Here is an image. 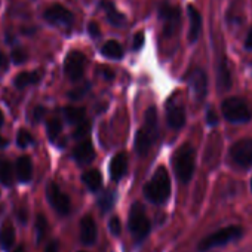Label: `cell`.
Segmentation results:
<instances>
[{"label":"cell","mask_w":252,"mask_h":252,"mask_svg":"<svg viewBox=\"0 0 252 252\" xmlns=\"http://www.w3.org/2000/svg\"><path fill=\"white\" fill-rule=\"evenodd\" d=\"M82 181L85 183V186L91 190V191H99L101 187H102V175L92 169V171H88L82 175Z\"/></svg>","instance_id":"obj_22"},{"label":"cell","mask_w":252,"mask_h":252,"mask_svg":"<svg viewBox=\"0 0 252 252\" xmlns=\"http://www.w3.org/2000/svg\"><path fill=\"white\" fill-rule=\"evenodd\" d=\"M88 30H89V34L92 37H99V27L95 23H91L89 27H88Z\"/></svg>","instance_id":"obj_38"},{"label":"cell","mask_w":252,"mask_h":252,"mask_svg":"<svg viewBox=\"0 0 252 252\" xmlns=\"http://www.w3.org/2000/svg\"><path fill=\"white\" fill-rule=\"evenodd\" d=\"M144 40H146L144 33H143V32H138V33L134 36V40H132V48H134V51H140V49L144 46Z\"/></svg>","instance_id":"obj_35"},{"label":"cell","mask_w":252,"mask_h":252,"mask_svg":"<svg viewBox=\"0 0 252 252\" xmlns=\"http://www.w3.org/2000/svg\"><path fill=\"white\" fill-rule=\"evenodd\" d=\"M104 76H105L107 79H110V80L114 77V74H113V71H111V70H104Z\"/></svg>","instance_id":"obj_43"},{"label":"cell","mask_w":252,"mask_h":252,"mask_svg":"<svg viewBox=\"0 0 252 252\" xmlns=\"http://www.w3.org/2000/svg\"><path fill=\"white\" fill-rule=\"evenodd\" d=\"M11 58H12V61L15 63V64H23V63H26V60H27V54L23 51V49H14L12 51V54H11Z\"/></svg>","instance_id":"obj_34"},{"label":"cell","mask_w":252,"mask_h":252,"mask_svg":"<svg viewBox=\"0 0 252 252\" xmlns=\"http://www.w3.org/2000/svg\"><path fill=\"white\" fill-rule=\"evenodd\" d=\"M187 82L190 85V89L193 91V95L197 101H203L208 94V76L202 68H194L189 73Z\"/></svg>","instance_id":"obj_10"},{"label":"cell","mask_w":252,"mask_h":252,"mask_svg":"<svg viewBox=\"0 0 252 252\" xmlns=\"http://www.w3.org/2000/svg\"><path fill=\"white\" fill-rule=\"evenodd\" d=\"M8 64H9L8 57L0 52V68H8Z\"/></svg>","instance_id":"obj_42"},{"label":"cell","mask_w":252,"mask_h":252,"mask_svg":"<svg viewBox=\"0 0 252 252\" xmlns=\"http://www.w3.org/2000/svg\"><path fill=\"white\" fill-rule=\"evenodd\" d=\"M64 117L68 123L71 125H80L82 122H85L86 117V110L83 107H73L68 105L64 108Z\"/></svg>","instance_id":"obj_24"},{"label":"cell","mask_w":252,"mask_h":252,"mask_svg":"<svg viewBox=\"0 0 252 252\" xmlns=\"http://www.w3.org/2000/svg\"><path fill=\"white\" fill-rule=\"evenodd\" d=\"M45 116V108L43 107H36L34 108V113H33V120L34 122H40Z\"/></svg>","instance_id":"obj_37"},{"label":"cell","mask_w":252,"mask_h":252,"mask_svg":"<svg viewBox=\"0 0 252 252\" xmlns=\"http://www.w3.org/2000/svg\"><path fill=\"white\" fill-rule=\"evenodd\" d=\"M61 131H63V125H61V122L58 119H52V120L48 122L46 134H48V138L51 141H55L58 138V135L61 134Z\"/></svg>","instance_id":"obj_28"},{"label":"cell","mask_w":252,"mask_h":252,"mask_svg":"<svg viewBox=\"0 0 252 252\" xmlns=\"http://www.w3.org/2000/svg\"><path fill=\"white\" fill-rule=\"evenodd\" d=\"M128 171V158L125 153H117L110 162V175L113 181H120Z\"/></svg>","instance_id":"obj_14"},{"label":"cell","mask_w":252,"mask_h":252,"mask_svg":"<svg viewBox=\"0 0 252 252\" xmlns=\"http://www.w3.org/2000/svg\"><path fill=\"white\" fill-rule=\"evenodd\" d=\"M245 48L248 49V51H252V29L248 32V34H246V39H245Z\"/></svg>","instance_id":"obj_39"},{"label":"cell","mask_w":252,"mask_h":252,"mask_svg":"<svg viewBox=\"0 0 252 252\" xmlns=\"http://www.w3.org/2000/svg\"><path fill=\"white\" fill-rule=\"evenodd\" d=\"M2 125H3V113L0 111V126H2Z\"/></svg>","instance_id":"obj_46"},{"label":"cell","mask_w":252,"mask_h":252,"mask_svg":"<svg viewBox=\"0 0 252 252\" xmlns=\"http://www.w3.org/2000/svg\"><path fill=\"white\" fill-rule=\"evenodd\" d=\"M242 236H243V228L240 225H227V227L217 230L212 234H208L206 237H203L200 240V243L197 245V251L208 252L215 248H221L228 243L237 242Z\"/></svg>","instance_id":"obj_4"},{"label":"cell","mask_w":252,"mask_h":252,"mask_svg":"<svg viewBox=\"0 0 252 252\" xmlns=\"http://www.w3.org/2000/svg\"><path fill=\"white\" fill-rule=\"evenodd\" d=\"M221 113L230 123H248L252 120V105L242 96H228L221 102Z\"/></svg>","instance_id":"obj_3"},{"label":"cell","mask_w":252,"mask_h":252,"mask_svg":"<svg viewBox=\"0 0 252 252\" xmlns=\"http://www.w3.org/2000/svg\"><path fill=\"white\" fill-rule=\"evenodd\" d=\"M14 252H26V249H24L23 246H18V248L14 249Z\"/></svg>","instance_id":"obj_45"},{"label":"cell","mask_w":252,"mask_h":252,"mask_svg":"<svg viewBox=\"0 0 252 252\" xmlns=\"http://www.w3.org/2000/svg\"><path fill=\"white\" fill-rule=\"evenodd\" d=\"M158 110H156V107H150L147 111H146V116H144V122H146V125H144V129L156 140V137H158V125H159V122H158Z\"/></svg>","instance_id":"obj_23"},{"label":"cell","mask_w":252,"mask_h":252,"mask_svg":"<svg viewBox=\"0 0 252 252\" xmlns=\"http://www.w3.org/2000/svg\"><path fill=\"white\" fill-rule=\"evenodd\" d=\"M251 191H252V178H251Z\"/></svg>","instance_id":"obj_47"},{"label":"cell","mask_w":252,"mask_h":252,"mask_svg":"<svg viewBox=\"0 0 252 252\" xmlns=\"http://www.w3.org/2000/svg\"><path fill=\"white\" fill-rule=\"evenodd\" d=\"M58 251H60V245H58L57 240H54V242H51V243L46 246V251H45V252H58Z\"/></svg>","instance_id":"obj_40"},{"label":"cell","mask_w":252,"mask_h":252,"mask_svg":"<svg viewBox=\"0 0 252 252\" xmlns=\"http://www.w3.org/2000/svg\"><path fill=\"white\" fill-rule=\"evenodd\" d=\"M144 194L147 200L155 205L165 203L171 196V178L165 166H159L152 180L144 186Z\"/></svg>","instance_id":"obj_1"},{"label":"cell","mask_w":252,"mask_h":252,"mask_svg":"<svg viewBox=\"0 0 252 252\" xmlns=\"http://www.w3.org/2000/svg\"><path fill=\"white\" fill-rule=\"evenodd\" d=\"M85 92H86V91H85V88L77 89V91H73V92H70V98H73V99H79V98H82V95H83Z\"/></svg>","instance_id":"obj_41"},{"label":"cell","mask_w":252,"mask_h":252,"mask_svg":"<svg viewBox=\"0 0 252 252\" xmlns=\"http://www.w3.org/2000/svg\"><path fill=\"white\" fill-rule=\"evenodd\" d=\"M6 143H8V141H6L5 138H2V137H0V149H2V147H5V146H6Z\"/></svg>","instance_id":"obj_44"},{"label":"cell","mask_w":252,"mask_h":252,"mask_svg":"<svg viewBox=\"0 0 252 252\" xmlns=\"http://www.w3.org/2000/svg\"><path fill=\"white\" fill-rule=\"evenodd\" d=\"M45 20L57 27H71L73 26V14L64 8L63 5H52L45 11Z\"/></svg>","instance_id":"obj_9"},{"label":"cell","mask_w":252,"mask_h":252,"mask_svg":"<svg viewBox=\"0 0 252 252\" xmlns=\"http://www.w3.org/2000/svg\"><path fill=\"white\" fill-rule=\"evenodd\" d=\"M172 163H174V172H175L178 181H181L183 184L190 183V180L193 178L194 169H196L194 147L189 143L183 144L174 155Z\"/></svg>","instance_id":"obj_2"},{"label":"cell","mask_w":252,"mask_h":252,"mask_svg":"<svg viewBox=\"0 0 252 252\" xmlns=\"http://www.w3.org/2000/svg\"><path fill=\"white\" fill-rule=\"evenodd\" d=\"M228 160L237 168L248 169L252 166V138L245 137L234 141L228 149Z\"/></svg>","instance_id":"obj_6"},{"label":"cell","mask_w":252,"mask_h":252,"mask_svg":"<svg viewBox=\"0 0 252 252\" xmlns=\"http://www.w3.org/2000/svg\"><path fill=\"white\" fill-rule=\"evenodd\" d=\"M33 135L29 132V131H26V129H21L20 132H18V137H17V144L21 147V149H26V147H29V146H32L33 144Z\"/></svg>","instance_id":"obj_31"},{"label":"cell","mask_w":252,"mask_h":252,"mask_svg":"<svg viewBox=\"0 0 252 252\" xmlns=\"http://www.w3.org/2000/svg\"><path fill=\"white\" fill-rule=\"evenodd\" d=\"M129 230L137 243H141L150 233V221L146 215V209L140 202H135L129 212Z\"/></svg>","instance_id":"obj_5"},{"label":"cell","mask_w":252,"mask_h":252,"mask_svg":"<svg viewBox=\"0 0 252 252\" xmlns=\"http://www.w3.org/2000/svg\"><path fill=\"white\" fill-rule=\"evenodd\" d=\"M159 17L163 26V34L166 37H174L181 29V11L178 6L163 3L159 9Z\"/></svg>","instance_id":"obj_7"},{"label":"cell","mask_w":252,"mask_h":252,"mask_svg":"<svg viewBox=\"0 0 252 252\" xmlns=\"http://www.w3.org/2000/svg\"><path fill=\"white\" fill-rule=\"evenodd\" d=\"M206 120H208V125H211V126L218 125V116L215 114L214 110H209V111L206 113Z\"/></svg>","instance_id":"obj_36"},{"label":"cell","mask_w":252,"mask_h":252,"mask_svg":"<svg viewBox=\"0 0 252 252\" xmlns=\"http://www.w3.org/2000/svg\"><path fill=\"white\" fill-rule=\"evenodd\" d=\"M101 8L104 9V12H105V15H107V20H108L113 26L120 27V26L125 24V17H123V14H120V12L116 9V6L113 5V2H110V0H104V2L101 3Z\"/></svg>","instance_id":"obj_20"},{"label":"cell","mask_w":252,"mask_h":252,"mask_svg":"<svg viewBox=\"0 0 252 252\" xmlns=\"http://www.w3.org/2000/svg\"><path fill=\"white\" fill-rule=\"evenodd\" d=\"M113 203H114V193L113 191H105L98 199V205H99V208L104 212H107L108 209H111L113 208Z\"/></svg>","instance_id":"obj_29"},{"label":"cell","mask_w":252,"mask_h":252,"mask_svg":"<svg viewBox=\"0 0 252 252\" xmlns=\"http://www.w3.org/2000/svg\"><path fill=\"white\" fill-rule=\"evenodd\" d=\"M108 230L111 231L113 236H120V233H122V222H120V220L116 218V217L111 218L108 221Z\"/></svg>","instance_id":"obj_33"},{"label":"cell","mask_w":252,"mask_h":252,"mask_svg":"<svg viewBox=\"0 0 252 252\" xmlns=\"http://www.w3.org/2000/svg\"><path fill=\"white\" fill-rule=\"evenodd\" d=\"M89 131H91V125L85 120L80 125H77L76 132H74V138L76 140H82V138H85L89 134Z\"/></svg>","instance_id":"obj_32"},{"label":"cell","mask_w":252,"mask_h":252,"mask_svg":"<svg viewBox=\"0 0 252 252\" xmlns=\"http://www.w3.org/2000/svg\"><path fill=\"white\" fill-rule=\"evenodd\" d=\"M17 178L21 183H29L33 177V162L29 156H21L15 165Z\"/></svg>","instance_id":"obj_17"},{"label":"cell","mask_w":252,"mask_h":252,"mask_svg":"<svg viewBox=\"0 0 252 252\" xmlns=\"http://www.w3.org/2000/svg\"><path fill=\"white\" fill-rule=\"evenodd\" d=\"M85 64H86V58L82 52H79V51L70 52L64 63V70H65L67 77L70 80L82 79V76L85 73Z\"/></svg>","instance_id":"obj_8"},{"label":"cell","mask_w":252,"mask_h":252,"mask_svg":"<svg viewBox=\"0 0 252 252\" xmlns=\"http://www.w3.org/2000/svg\"><path fill=\"white\" fill-rule=\"evenodd\" d=\"M96 236H98V228H96L94 218L85 217L80 221V240H82V243L94 245L96 242Z\"/></svg>","instance_id":"obj_13"},{"label":"cell","mask_w":252,"mask_h":252,"mask_svg":"<svg viewBox=\"0 0 252 252\" xmlns=\"http://www.w3.org/2000/svg\"><path fill=\"white\" fill-rule=\"evenodd\" d=\"M74 159L82 163V165H88L91 163L94 159H95V150H94V146L89 140L86 141H82L80 144L76 146L74 149Z\"/></svg>","instance_id":"obj_16"},{"label":"cell","mask_w":252,"mask_h":252,"mask_svg":"<svg viewBox=\"0 0 252 252\" xmlns=\"http://www.w3.org/2000/svg\"><path fill=\"white\" fill-rule=\"evenodd\" d=\"M0 183L9 187L14 183V168L8 160L0 159Z\"/></svg>","instance_id":"obj_27"},{"label":"cell","mask_w":252,"mask_h":252,"mask_svg":"<svg viewBox=\"0 0 252 252\" xmlns=\"http://www.w3.org/2000/svg\"><path fill=\"white\" fill-rule=\"evenodd\" d=\"M153 141H155V138L144 128H141L137 132V137H135V149H137V153L140 156H146L149 153Z\"/></svg>","instance_id":"obj_19"},{"label":"cell","mask_w":252,"mask_h":252,"mask_svg":"<svg viewBox=\"0 0 252 252\" xmlns=\"http://www.w3.org/2000/svg\"><path fill=\"white\" fill-rule=\"evenodd\" d=\"M15 228L11 222H5L2 230H0V245H2L3 249H11L15 243Z\"/></svg>","instance_id":"obj_21"},{"label":"cell","mask_w":252,"mask_h":252,"mask_svg":"<svg viewBox=\"0 0 252 252\" xmlns=\"http://www.w3.org/2000/svg\"><path fill=\"white\" fill-rule=\"evenodd\" d=\"M189 20H190V29H189V42L194 43L197 42L200 32H202V15L194 6H189Z\"/></svg>","instance_id":"obj_15"},{"label":"cell","mask_w":252,"mask_h":252,"mask_svg":"<svg viewBox=\"0 0 252 252\" xmlns=\"http://www.w3.org/2000/svg\"><path fill=\"white\" fill-rule=\"evenodd\" d=\"M217 85H218L220 91L230 89L231 76H230V70L227 67L225 58H220V61H218V65H217Z\"/></svg>","instance_id":"obj_18"},{"label":"cell","mask_w":252,"mask_h":252,"mask_svg":"<svg viewBox=\"0 0 252 252\" xmlns=\"http://www.w3.org/2000/svg\"><path fill=\"white\" fill-rule=\"evenodd\" d=\"M46 197L52 208L60 214V215H67L71 209V203L67 194H64L57 184H49L46 189Z\"/></svg>","instance_id":"obj_11"},{"label":"cell","mask_w":252,"mask_h":252,"mask_svg":"<svg viewBox=\"0 0 252 252\" xmlns=\"http://www.w3.org/2000/svg\"><path fill=\"white\" fill-rule=\"evenodd\" d=\"M101 52L104 57L111 58V60H122L123 58V48L119 42L116 40H108L102 45Z\"/></svg>","instance_id":"obj_25"},{"label":"cell","mask_w":252,"mask_h":252,"mask_svg":"<svg viewBox=\"0 0 252 252\" xmlns=\"http://www.w3.org/2000/svg\"><path fill=\"white\" fill-rule=\"evenodd\" d=\"M46 228H48V221L45 218V215H37V220H36V237H37V242H42L45 233H46Z\"/></svg>","instance_id":"obj_30"},{"label":"cell","mask_w":252,"mask_h":252,"mask_svg":"<svg viewBox=\"0 0 252 252\" xmlns=\"http://www.w3.org/2000/svg\"><path fill=\"white\" fill-rule=\"evenodd\" d=\"M79 252H85V251H79Z\"/></svg>","instance_id":"obj_48"},{"label":"cell","mask_w":252,"mask_h":252,"mask_svg":"<svg viewBox=\"0 0 252 252\" xmlns=\"http://www.w3.org/2000/svg\"><path fill=\"white\" fill-rule=\"evenodd\" d=\"M166 122L172 129H181L186 125V110L174 98L166 104Z\"/></svg>","instance_id":"obj_12"},{"label":"cell","mask_w":252,"mask_h":252,"mask_svg":"<svg viewBox=\"0 0 252 252\" xmlns=\"http://www.w3.org/2000/svg\"><path fill=\"white\" fill-rule=\"evenodd\" d=\"M40 80V73L37 71H23L15 77V86L18 89H24L30 85H34Z\"/></svg>","instance_id":"obj_26"}]
</instances>
